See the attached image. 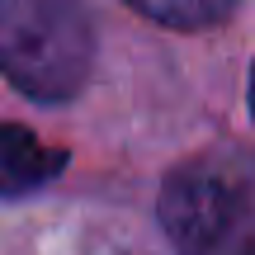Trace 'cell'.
Returning a JSON list of instances; mask_svg holds the SVG:
<instances>
[{
	"instance_id": "cell-6",
	"label": "cell",
	"mask_w": 255,
	"mask_h": 255,
	"mask_svg": "<svg viewBox=\"0 0 255 255\" xmlns=\"http://www.w3.org/2000/svg\"><path fill=\"white\" fill-rule=\"evenodd\" d=\"M246 255H255V241H251V246H246Z\"/></svg>"
},
{
	"instance_id": "cell-2",
	"label": "cell",
	"mask_w": 255,
	"mask_h": 255,
	"mask_svg": "<svg viewBox=\"0 0 255 255\" xmlns=\"http://www.w3.org/2000/svg\"><path fill=\"white\" fill-rule=\"evenodd\" d=\"M95 66L81 0H0V71L38 104H62Z\"/></svg>"
},
{
	"instance_id": "cell-5",
	"label": "cell",
	"mask_w": 255,
	"mask_h": 255,
	"mask_svg": "<svg viewBox=\"0 0 255 255\" xmlns=\"http://www.w3.org/2000/svg\"><path fill=\"white\" fill-rule=\"evenodd\" d=\"M251 114H255V71H251Z\"/></svg>"
},
{
	"instance_id": "cell-4",
	"label": "cell",
	"mask_w": 255,
	"mask_h": 255,
	"mask_svg": "<svg viewBox=\"0 0 255 255\" xmlns=\"http://www.w3.org/2000/svg\"><path fill=\"white\" fill-rule=\"evenodd\" d=\"M128 5H132L137 14L165 24V28H184V33H194V28L227 24L232 9H237V0H128Z\"/></svg>"
},
{
	"instance_id": "cell-1",
	"label": "cell",
	"mask_w": 255,
	"mask_h": 255,
	"mask_svg": "<svg viewBox=\"0 0 255 255\" xmlns=\"http://www.w3.org/2000/svg\"><path fill=\"white\" fill-rule=\"evenodd\" d=\"M175 255H246L255 241V156H199L161 184Z\"/></svg>"
},
{
	"instance_id": "cell-3",
	"label": "cell",
	"mask_w": 255,
	"mask_h": 255,
	"mask_svg": "<svg viewBox=\"0 0 255 255\" xmlns=\"http://www.w3.org/2000/svg\"><path fill=\"white\" fill-rule=\"evenodd\" d=\"M62 165H66V151L38 142L19 123H0V194H28L47 184L52 175H62Z\"/></svg>"
}]
</instances>
